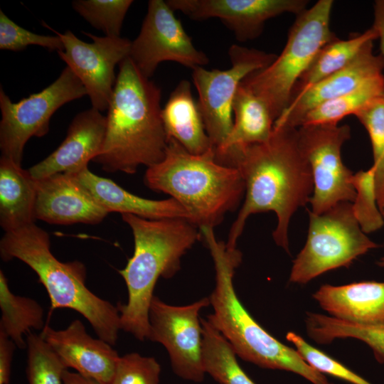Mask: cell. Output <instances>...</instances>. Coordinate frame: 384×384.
Wrapping results in <instances>:
<instances>
[{"label":"cell","mask_w":384,"mask_h":384,"mask_svg":"<svg viewBox=\"0 0 384 384\" xmlns=\"http://www.w3.org/2000/svg\"><path fill=\"white\" fill-rule=\"evenodd\" d=\"M287 339L303 359L314 369L325 375L328 374L351 384H372L341 363L317 349L294 332H288Z\"/></svg>","instance_id":"obj_33"},{"label":"cell","mask_w":384,"mask_h":384,"mask_svg":"<svg viewBox=\"0 0 384 384\" xmlns=\"http://www.w3.org/2000/svg\"><path fill=\"white\" fill-rule=\"evenodd\" d=\"M134 238V253L119 270L128 293L127 302L117 307L121 330L143 341L149 334V311L160 277H173L182 257L200 240L199 228L184 218L147 219L122 214Z\"/></svg>","instance_id":"obj_4"},{"label":"cell","mask_w":384,"mask_h":384,"mask_svg":"<svg viewBox=\"0 0 384 384\" xmlns=\"http://www.w3.org/2000/svg\"><path fill=\"white\" fill-rule=\"evenodd\" d=\"M69 174L108 213L132 214L147 219L184 218L191 221L188 210L171 198L151 200L136 196L112 180L97 176L88 167Z\"/></svg>","instance_id":"obj_21"},{"label":"cell","mask_w":384,"mask_h":384,"mask_svg":"<svg viewBox=\"0 0 384 384\" xmlns=\"http://www.w3.org/2000/svg\"><path fill=\"white\" fill-rule=\"evenodd\" d=\"M210 305L203 297L185 306H174L154 296L149 307L148 339L166 349L174 373L194 383L204 380L200 311Z\"/></svg>","instance_id":"obj_12"},{"label":"cell","mask_w":384,"mask_h":384,"mask_svg":"<svg viewBox=\"0 0 384 384\" xmlns=\"http://www.w3.org/2000/svg\"><path fill=\"white\" fill-rule=\"evenodd\" d=\"M63 379L64 384H102L95 380L85 378L78 373L71 372L68 369L64 370Z\"/></svg>","instance_id":"obj_40"},{"label":"cell","mask_w":384,"mask_h":384,"mask_svg":"<svg viewBox=\"0 0 384 384\" xmlns=\"http://www.w3.org/2000/svg\"><path fill=\"white\" fill-rule=\"evenodd\" d=\"M333 4L332 0H319L298 14L282 53L240 83L267 105L274 122L288 106L295 85L317 53L336 37L330 28Z\"/></svg>","instance_id":"obj_7"},{"label":"cell","mask_w":384,"mask_h":384,"mask_svg":"<svg viewBox=\"0 0 384 384\" xmlns=\"http://www.w3.org/2000/svg\"><path fill=\"white\" fill-rule=\"evenodd\" d=\"M306 243L293 261L289 281L306 284L328 271L347 267L380 245L362 230L351 202H341L321 214L309 210Z\"/></svg>","instance_id":"obj_8"},{"label":"cell","mask_w":384,"mask_h":384,"mask_svg":"<svg viewBox=\"0 0 384 384\" xmlns=\"http://www.w3.org/2000/svg\"><path fill=\"white\" fill-rule=\"evenodd\" d=\"M41 335L67 369L102 384L110 383L120 356L109 343L89 335L80 320L60 330L46 325Z\"/></svg>","instance_id":"obj_16"},{"label":"cell","mask_w":384,"mask_h":384,"mask_svg":"<svg viewBox=\"0 0 384 384\" xmlns=\"http://www.w3.org/2000/svg\"><path fill=\"white\" fill-rule=\"evenodd\" d=\"M174 10L193 20L219 18L240 41L257 38L269 19L285 13L297 16L306 9V0H169Z\"/></svg>","instance_id":"obj_15"},{"label":"cell","mask_w":384,"mask_h":384,"mask_svg":"<svg viewBox=\"0 0 384 384\" xmlns=\"http://www.w3.org/2000/svg\"><path fill=\"white\" fill-rule=\"evenodd\" d=\"M26 378L28 384H64L63 374L67 368L41 335H26Z\"/></svg>","instance_id":"obj_30"},{"label":"cell","mask_w":384,"mask_h":384,"mask_svg":"<svg viewBox=\"0 0 384 384\" xmlns=\"http://www.w3.org/2000/svg\"><path fill=\"white\" fill-rule=\"evenodd\" d=\"M299 148L311 171L314 191L311 211L321 214L341 202L353 203L356 191L353 172L345 166L341 148L351 138L347 124H319L297 128Z\"/></svg>","instance_id":"obj_11"},{"label":"cell","mask_w":384,"mask_h":384,"mask_svg":"<svg viewBox=\"0 0 384 384\" xmlns=\"http://www.w3.org/2000/svg\"><path fill=\"white\" fill-rule=\"evenodd\" d=\"M36 180L12 160L0 159V225L6 232L35 223Z\"/></svg>","instance_id":"obj_23"},{"label":"cell","mask_w":384,"mask_h":384,"mask_svg":"<svg viewBox=\"0 0 384 384\" xmlns=\"http://www.w3.org/2000/svg\"><path fill=\"white\" fill-rule=\"evenodd\" d=\"M147 78L164 61L176 62L192 70L208 63L185 31L174 11L162 0H150L140 32L132 42L129 56Z\"/></svg>","instance_id":"obj_13"},{"label":"cell","mask_w":384,"mask_h":384,"mask_svg":"<svg viewBox=\"0 0 384 384\" xmlns=\"http://www.w3.org/2000/svg\"><path fill=\"white\" fill-rule=\"evenodd\" d=\"M375 170V186L378 207L381 211L384 208V151Z\"/></svg>","instance_id":"obj_39"},{"label":"cell","mask_w":384,"mask_h":384,"mask_svg":"<svg viewBox=\"0 0 384 384\" xmlns=\"http://www.w3.org/2000/svg\"><path fill=\"white\" fill-rule=\"evenodd\" d=\"M305 323L308 336L316 343L323 344L336 338H356L372 349L378 362L384 363V326L361 325L313 312L306 314Z\"/></svg>","instance_id":"obj_29"},{"label":"cell","mask_w":384,"mask_h":384,"mask_svg":"<svg viewBox=\"0 0 384 384\" xmlns=\"http://www.w3.org/2000/svg\"><path fill=\"white\" fill-rule=\"evenodd\" d=\"M373 41L368 42L345 68L314 84L292 100L274 126L298 128L304 116L318 105L346 94L368 80L383 75L384 58L373 53Z\"/></svg>","instance_id":"obj_18"},{"label":"cell","mask_w":384,"mask_h":384,"mask_svg":"<svg viewBox=\"0 0 384 384\" xmlns=\"http://www.w3.org/2000/svg\"><path fill=\"white\" fill-rule=\"evenodd\" d=\"M312 297L334 318L361 325L384 326V282L323 284Z\"/></svg>","instance_id":"obj_20"},{"label":"cell","mask_w":384,"mask_h":384,"mask_svg":"<svg viewBox=\"0 0 384 384\" xmlns=\"http://www.w3.org/2000/svg\"><path fill=\"white\" fill-rule=\"evenodd\" d=\"M35 213L50 224L95 225L109 213L72 175L60 173L36 180Z\"/></svg>","instance_id":"obj_17"},{"label":"cell","mask_w":384,"mask_h":384,"mask_svg":"<svg viewBox=\"0 0 384 384\" xmlns=\"http://www.w3.org/2000/svg\"><path fill=\"white\" fill-rule=\"evenodd\" d=\"M384 95V75L365 82L356 89L324 102L309 110L299 127L307 125L338 124L344 117L360 110Z\"/></svg>","instance_id":"obj_28"},{"label":"cell","mask_w":384,"mask_h":384,"mask_svg":"<svg viewBox=\"0 0 384 384\" xmlns=\"http://www.w3.org/2000/svg\"><path fill=\"white\" fill-rule=\"evenodd\" d=\"M16 344L0 331V384H9L11 362Z\"/></svg>","instance_id":"obj_37"},{"label":"cell","mask_w":384,"mask_h":384,"mask_svg":"<svg viewBox=\"0 0 384 384\" xmlns=\"http://www.w3.org/2000/svg\"><path fill=\"white\" fill-rule=\"evenodd\" d=\"M355 116L368 134L373 151V166H375L384 151V95L360 110Z\"/></svg>","instance_id":"obj_36"},{"label":"cell","mask_w":384,"mask_h":384,"mask_svg":"<svg viewBox=\"0 0 384 384\" xmlns=\"http://www.w3.org/2000/svg\"><path fill=\"white\" fill-rule=\"evenodd\" d=\"M220 163L237 168L245 186L244 203L230 228L227 247L237 248L251 215L273 211L277 223L272 238L289 252L290 220L299 208L309 203L314 191L310 166L299 146L297 128L274 126L267 142L235 149Z\"/></svg>","instance_id":"obj_1"},{"label":"cell","mask_w":384,"mask_h":384,"mask_svg":"<svg viewBox=\"0 0 384 384\" xmlns=\"http://www.w3.org/2000/svg\"><path fill=\"white\" fill-rule=\"evenodd\" d=\"M36 45L50 50H63L61 38L57 36L39 35L28 31L11 20L0 11V49L19 51Z\"/></svg>","instance_id":"obj_34"},{"label":"cell","mask_w":384,"mask_h":384,"mask_svg":"<svg viewBox=\"0 0 384 384\" xmlns=\"http://www.w3.org/2000/svg\"><path fill=\"white\" fill-rule=\"evenodd\" d=\"M0 331L11 339L16 346L27 348L23 335L31 329L43 330L46 325L44 309L35 299L11 292L7 279L0 271Z\"/></svg>","instance_id":"obj_26"},{"label":"cell","mask_w":384,"mask_h":384,"mask_svg":"<svg viewBox=\"0 0 384 384\" xmlns=\"http://www.w3.org/2000/svg\"><path fill=\"white\" fill-rule=\"evenodd\" d=\"M132 0H75L73 9L106 36L119 37Z\"/></svg>","instance_id":"obj_31"},{"label":"cell","mask_w":384,"mask_h":384,"mask_svg":"<svg viewBox=\"0 0 384 384\" xmlns=\"http://www.w3.org/2000/svg\"><path fill=\"white\" fill-rule=\"evenodd\" d=\"M106 116L102 148L92 160L107 172L135 174L165 156L168 138L161 119V91L127 57L119 63Z\"/></svg>","instance_id":"obj_2"},{"label":"cell","mask_w":384,"mask_h":384,"mask_svg":"<svg viewBox=\"0 0 384 384\" xmlns=\"http://www.w3.org/2000/svg\"><path fill=\"white\" fill-rule=\"evenodd\" d=\"M373 27L380 40V55L384 58V1H376L374 4V23Z\"/></svg>","instance_id":"obj_38"},{"label":"cell","mask_w":384,"mask_h":384,"mask_svg":"<svg viewBox=\"0 0 384 384\" xmlns=\"http://www.w3.org/2000/svg\"><path fill=\"white\" fill-rule=\"evenodd\" d=\"M377 265H378L379 267H384V257H381V258L377 262Z\"/></svg>","instance_id":"obj_41"},{"label":"cell","mask_w":384,"mask_h":384,"mask_svg":"<svg viewBox=\"0 0 384 384\" xmlns=\"http://www.w3.org/2000/svg\"><path fill=\"white\" fill-rule=\"evenodd\" d=\"M381 213H382V215H383V216L384 218V208L381 210Z\"/></svg>","instance_id":"obj_42"},{"label":"cell","mask_w":384,"mask_h":384,"mask_svg":"<svg viewBox=\"0 0 384 384\" xmlns=\"http://www.w3.org/2000/svg\"><path fill=\"white\" fill-rule=\"evenodd\" d=\"M203 363L206 374L220 384H256L240 367L229 342L208 320L201 318Z\"/></svg>","instance_id":"obj_27"},{"label":"cell","mask_w":384,"mask_h":384,"mask_svg":"<svg viewBox=\"0 0 384 384\" xmlns=\"http://www.w3.org/2000/svg\"><path fill=\"white\" fill-rule=\"evenodd\" d=\"M106 132V117L91 107L72 120L67 135L49 156L28 169L36 180L65 173L73 174L88 167L101 151Z\"/></svg>","instance_id":"obj_19"},{"label":"cell","mask_w":384,"mask_h":384,"mask_svg":"<svg viewBox=\"0 0 384 384\" xmlns=\"http://www.w3.org/2000/svg\"><path fill=\"white\" fill-rule=\"evenodd\" d=\"M229 69H193L192 79L198 93V104L206 132L215 150L224 144L233 123V102L239 85L250 73L270 65L274 53L233 44L228 51Z\"/></svg>","instance_id":"obj_10"},{"label":"cell","mask_w":384,"mask_h":384,"mask_svg":"<svg viewBox=\"0 0 384 384\" xmlns=\"http://www.w3.org/2000/svg\"><path fill=\"white\" fill-rule=\"evenodd\" d=\"M55 33L64 46L58 54L82 83L92 107L100 112L107 110L117 80L114 68L129 56L132 41L120 36L100 37L83 31L92 40L87 43L70 31Z\"/></svg>","instance_id":"obj_14"},{"label":"cell","mask_w":384,"mask_h":384,"mask_svg":"<svg viewBox=\"0 0 384 384\" xmlns=\"http://www.w3.org/2000/svg\"><path fill=\"white\" fill-rule=\"evenodd\" d=\"M200 231L215 272V287L208 297L213 313L207 319L237 356L263 368L292 372L313 384H334L311 367L295 348L283 344L262 327L243 306L233 285L235 270L242 262L241 252L218 240L213 228L203 226Z\"/></svg>","instance_id":"obj_3"},{"label":"cell","mask_w":384,"mask_h":384,"mask_svg":"<svg viewBox=\"0 0 384 384\" xmlns=\"http://www.w3.org/2000/svg\"><path fill=\"white\" fill-rule=\"evenodd\" d=\"M144 181L181 203L198 228L219 225L227 213L237 208L245 192L238 169L219 163L214 148L193 154L171 139L164 158L146 169Z\"/></svg>","instance_id":"obj_5"},{"label":"cell","mask_w":384,"mask_h":384,"mask_svg":"<svg viewBox=\"0 0 384 384\" xmlns=\"http://www.w3.org/2000/svg\"><path fill=\"white\" fill-rule=\"evenodd\" d=\"M0 255L5 262L19 260L36 272L48 294L51 311L67 308L78 312L98 338L116 344L121 330L118 307L86 286L87 271L82 262H63L54 256L46 230L32 223L6 232L0 241Z\"/></svg>","instance_id":"obj_6"},{"label":"cell","mask_w":384,"mask_h":384,"mask_svg":"<svg viewBox=\"0 0 384 384\" xmlns=\"http://www.w3.org/2000/svg\"><path fill=\"white\" fill-rule=\"evenodd\" d=\"M351 182L356 191L352 208L362 230L368 234L379 230L384 218L378 205L373 167L354 174Z\"/></svg>","instance_id":"obj_32"},{"label":"cell","mask_w":384,"mask_h":384,"mask_svg":"<svg viewBox=\"0 0 384 384\" xmlns=\"http://www.w3.org/2000/svg\"><path fill=\"white\" fill-rule=\"evenodd\" d=\"M161 119L168 139H174L188 152L202 154L214 148L188 80L180 81L171 93Z\"/></svg>","instance_id":"obj_22"},{"label":"cell","mask_w":384,"mask_h":384,"mask_svg":"<svg viewBox=\"0 0 384 384\" xmlns=\"http://www.w3.org/2000/svg\"><path fill=\"white\" fill-rule=\"evenodd\" d=\"M85 95V87L68 66L49 86L18 102H13L1 87V156L21 165L24 146L28 139L46 135L49 131L50 119L56 110Z\"/></svg>","instance_id":"obj_9"},{"label":"cell","mask_w":384,"mask_h":384,"mask_svg":"<svg viewBox=\"0 0 384 384\" xmlns=\"http://www.w3.org/2000/svg\"><path fill=\"white\" fill-rule=\"evenodd\" d=\"M233 114L230 134L215 150L218 161L235 149L267 142L273 132L274 120L267 105L241 85L233 100Z\"/></svg>","instance_id":"obj_24"},{"label":"cell","mask_w":384,"mask_h":384,"mask_svg":"<svg viewBox=\"0 0 384 384\" xmlns=\"http://www.w3.org/2000/svg\"><path fill=\"white\" fill-rule=\"evenodd\" d=\"M376 38L378 33L372 26L365 32L346 40L335 37L326 43L297 81L289 102L314 84L345 68L353 60L368 42Z\"/></svg>","instance_id":"obj_25"},{"label":"cell","mask_w":384,"mask_h":384,"mask_svg":"<svg viewBox=\"0 0 384 384\" xmlns=\"http://www.w3.org/2000/svg\"><path fill=\"white\" fill-rule=\"evenodd\" d=\"M161 366L154 357L135 352L120 356L110 384H160Z\"/></svg>","instance_id":"obj_35"}]
</instances>
